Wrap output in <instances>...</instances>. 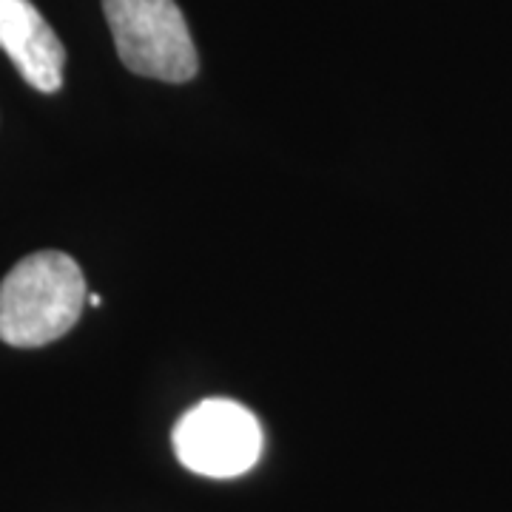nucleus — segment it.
Masks as SVG:
<instances>
[{"label": "nucleus", "mask_w": 512, "mask_h": 512, "mask_svg": "<svg viewBox=\"0 0 512 512\" xmlns=\"http://www.w3.org/2000/svg\"><path fill=\"white\" fill-rule=\"evenodd\" d=\"M103 12L128 72L163 83L197 74V49L174 0H103Z\"/></svg>", "instance_id": "2"}, {"label": "nucleus", "mask_w": 512, "mask_h": 512, "mask_svg": "<svg viewBox=\"0 0 512 512\" xmlns=\"http://www.w3.org/2000/svg\"><path fill=\"white\" fill-rule=\"evenodd\" d=\"M0 49L37 92L63 86L66 49L32 0H0Z\"/></svg>", "instance_id": "4"}, {"label": "nucleus", "mask_w": 512, "mask_h": 512, "mask_svg": "<svg viewBox=\"0 0 512 512\" xmlns=\"http://www.w3.org/2000/svg\"><path fill=\"white\" fill-rule=\"evenodd\" d=\"M174 453L197 476L237 478L262 456V427L242 404L205 399L177 421Z\"/></svg>", "instance_id": "3"}, {"label": "nucleus", "mask_w": 512, "mask_h": 512, "mask_svg": "<svg viewBox=\"0 0 512 512\" xmlns=\"http://www.w3.org/2000/svg\"><path fill=\"white\" fill-rule=\"evenodd\" d=\"M100 302H103L100 293H92V296H89V305H92V308H100Z\"/></svg>", "instance_id": "5"}, {"label": "nucleus", "mask_w": 512, "mask_h": 512, "mask_svg": "<svg viewBox=\"0 0 512 512\" xmlns=\"http://www.w3.org/2000/svg\"><path fill=\"white\" fill-rule=\"evenodd\" d=\"M86 276L63 251L20 259L0 282V342L43 348L77 325L86 305Z\"/></svg>", "instance_id": "1"}]
</instances>
